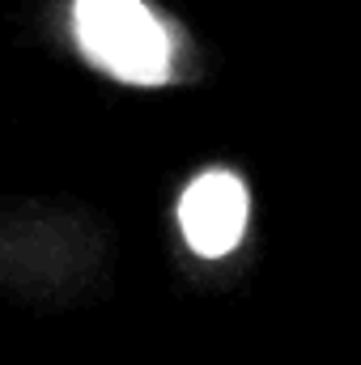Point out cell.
<instances>
[{
  "mask_svg": "<svg viewBox=\"0 0 361 365\" xmlns=\"http://www.w3.org/2000/svg\"><path fill=\"white\" fill-rule=\"evenodd\" d=\"M73 38L98 73L123 86H166L175 77V43L145 0H73Z\"/></svg>",
  "mask_w": 361,
  "mask_h": 365,
  "instance_id": "6da1fadb",
  "label": "cell"
},
{
  "mask_svg": "<svg viewBox=\"0 0 361 365\" xmlns=\"http://www.w3.org/2000/svg\"><path fill=\"white\" fill-rule=\"evenodd\" d=\"M247 182L234 170H204L179 195V230L187 247L204 259L230 255L247 234Z\"/></svg>",
  "mask_w": 361,
  "mask_h": 365,
  "instance_id": "7a4b0ae2",
  "label": "cell"
}]
</instances>
